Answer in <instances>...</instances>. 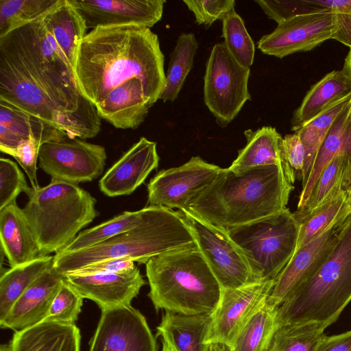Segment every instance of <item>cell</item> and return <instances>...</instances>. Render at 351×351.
<instances>
[{
    "label": "cell",
    "instance_id": "cell-17",
    "mask_svg": "<svg viewBox=\"0 0 351 351\" xmlns=\"http://www.w3.org/2000/svg\"><path fill=\"white\" fill-rule=\"evenodd\" d=\"M86 29L134 25L148 28L162 18L165 0H67Z\"/></svg>",
    "mask_w": 351,
    "mask_h": 351
},
{
    "label": "cell",
    "instance_id": "cell-13",
    "mask_svg": "<svg viewBox=\"0 0 351 351\" xmlns=\"http://www.w3.org/2000/svg\"><path fill=\"white\" fill-rule=\"evenodd\" d=\"M221 169L193 156L181 166L161 170L147 184V204L188 209L191 201L215 180Z\"/></svg>",
    "mask_w": 351,
    "mask_h": 351
},
{
    "label": "cell",
    "instance_id": "cell-16",
    "mask_svg": "<svg viewBox=\"0 0 351 351\" xmlns=\"http://www.w3.org/2000/svg\"><path fill=\"white\" fill-rule=\"evenodd\" d=\"M89 351H157V347L145 317L128 306L101 311Z\"/></svg>",
    "mask_w": 351,
    "mask_h": 351
},
{
    "label": "cell",
    "instance_id": "cell-26",
    "mask_svg": "<svg viewBox=\"0 0 351 351\" xmlns=\"http://www.w3.org/2000/svg\"><path fill=\"white\" fill-rule=\"evenodd\" d=\"M351 92V79L342 70L332 71L315 84L295 110L291 130L295 132L330 104Z\"/></svg>",
    "mask_w": 351,
    "mask_h": 351
},
{
    "label": "cell",
    "instance_id": "cell-1",
    "mask_svg": "<svg viewBox=\"0 0 351 351\" xmlns=\"http://www.w3.org/2000/svg\"><path fill=\"white\" fill-rule=\"evenodd\" d=\"M157 34L134 25L98 27L79 43L73 67L82 94L95 106L114 88L137 78L154 105L166 81Z\"/></svg>",
    "mask_w": 351,
    "mask_h": 351
},
{
    "label": "cell",
    "instance_id": "cell-24",
    "mask_svg": "<svg viewBox=\"0 0 351 351\" xmlns=\"http://www.w3.org/2000/svg\"><path fill=\"white\" fill-rule=\"evenodd\" d=\"M80 333L75 324L43 322L15 331L10 351H80Z\"/></svg>",
    "mask_w": 351,
    "mask_h": 351
},
{
    "label": "cell",
    "instance_id": "cell-2",
    "mask_svg": "<svg viewBox=\"0 0 351 351\" xmlns=\"http://www.w3.org/2000/svg\"><path fill=\"white\" fill-rule=\"evenodd\" d=\"M293 189L278 165L238 171L222 168L186 210L226 229L285 210Z\"/></svg>",
    "mask_w": 351,
    "mask_h": 351
},
{
    "label": "cell",
    "instance_id": "cell-51",
    "mask_svg": "<svg viewBox=\"0 0 351 351\" xmlns=\"http://www.w3.org/2000/svg\"><path fill=\"white\" fill-rule=\"evenodd\" d=\"M348 202L351 210V184L350 186L349 189L348 190Z\"/></svg>",
    "mask_w": 351,
    "mask_h": 351
},
{
    "label": "cell",
    "instance_id": "cell-12",
    "mask_svg": "<svg viewBox=\"0 0 351 351\" xmlns=\"http://www.w3.org/2000/svg\"><path fill=\"white\" fill-rule=\"evenodd\" d=\"M104 147L78 138L43 143L39 149V167L53 180L78 184L90 182L104 172Z\"/></svg>",
    "mask_w": 351,
    "mask_h": 351
},
{
    "label": "cell",
    "instance_id": "cell-9",
    "mask_svg": "<svg viewBox=\"0 0 351 351\" xmlns=\"http://www.w3.org/2000/svg\"><path fill=\"white\" fill-rule=\"evenodd\" d=\"M250 75V69L240 64L223 42L213 47L204 77V101L220 127L227 126L251 100Z\"/></svg>",
    "mask_w": 351,
    "mask_h": 351
},
{
    "label": "cell",
    "instance_id": "cell-29",
    "mask_svg": "<svg viewBox=\"0 0 351 351\" xmlns=\"http://www.w3.org/2000/svg\"><path fill=\"white\" fill-rule=\"evenodd\" d=\"M43 19L73 68L79 43L87 29L84 20L67 0L43 15Z\"/></svg>",
    "mask_w": 351,
    "mask_h": 351
},
{
    "label": "cell",
    "instance_id": "cell-22",
    "mask_svg": "<svg viewBox=\"0 0 351 351\" xmlns=\"http://www.w3.org/2000/svg\"><path fill=\"white\" fill-rule=\"evenodd\" d=\"M153 105L147 98L141 80L133 78L112 89L96 106L101 119L118 129H136Z\"/></svg>",
    "mask_w": 351,
    "mask_h": 351
},
{
    "label": "cell",
    "instance_id": "cell-30",
    "mask_svg": "<svg viewBox=\"0 0 351 351\" xmlns=\"http://www.w3.org/2000/svg\"><path fill=\"white\" fill-rule=\"evenodd\" d=\"M54 256H41L1 272L0 278V321L26 289L53 265Z\"/></svg>",
    "mask_w": 351,
    "mask_h": 351
},
{
    "label": "cell",
    "instance_id": "cell-28",
    "mask_svg": "<svg viewBox=\"0 0 351 351\" xmlns=\"http://www.w3.org/2000/svg\"><path fill=\"white\" fill-rule=\"evenodd\" d=\"M350 214L348 190L341 191L311 210H296L293 215L299 225V236L295 251L322 234L335 221Z\"/></svg>",
    "mask_w": 351,
    "mask_h": 351
},
{
    "label": "cell",
    "instance_id": "cell-15",
    "mask_svg": "<svg viewBox=\"0 0 351 351\" xmlns=\"http://www.w3.org/2000/svg\"><path fill=\"white\" fill-rule=\"evenodd\" d=\"M346 217L337 220L322 234L295 252L274 280L267 300L269 305L278 308L317 274L332 252Z\"/></svg>",
    "mask_w": 351,
    "mask_h": 351
},
{
    "label": "cell",
    "instance_id": "cell-31",
    "mask_svg": "<svg viewBox=\"0 0 351 351\" xmlns=\"http://www.w3.org/2000/svg\"><path fill=\"white\" fill-rule=\"evenodd\" d=\"M348 107L336 119L319 147L311 175L302 189L297 210L304 207L321 173L329 162L341 150L351 149V120L348 119Z\"/></svg>",
    "mask_w": 351,
    "mask_h": 351
},
{
    "label": "cell",
    "instance_id": "cell-6",
    "mask_svg": "<svg viewBox=\"0 0 351 351\" xmlns=\"http://www.w3.org/2000/svg\"><path fill=\"white\" fill-rule=\"evenodd\" d=\"M23 211L40 256L64 249L99 215L96 199L78 184L53 180L34 190Z\"/></svg>",
    "mask_w": 351,
    "mask_h": 351
},
{
    "label": "cell",
    "instance_id": "cell-27",
    "mask_svg": "<svg viewBox=\"0 0 351 351\" xmlns=\"http://www.w3.org/2000/svg\"><path fill=\"white\" fill-rule=\"evenodd\" d=\"M244 135L246 145L238 152L237 158L228 167L230 170L238 171L267 165H278L282 168V137L275 128L263 126L255 131L248 129L245 130Z\"/></svg>",
    "mask_w": 351,
    "mask_h": 351
},
{
    "label": "cell",
    "instance_id": "cell-54",
    "mask_svg": "<svg viewBox=\"0 0 351 351\" xmlns=\"http://www.w3.org/2000/svg\"><path fill=\"white\" fill-rule=\"evenodd\" d=\"M162 341H164L166 343V345L167 346L169 351H176V350L170 343H169L163 340H162Z\"/></svg>",
    "mask_w": 351,
    "mask_h": 351
},
{
    "label": "cell",
    "instance_id": "cell-52",
    "mask_svg": "<svg viewBox=\"0 0 351 351\" xmlns=\"http://www.w3.org/2000/svg\"><path fill=\"white\" fill-rule=\"evenodd\" d=\"M0 351H10L9 344H2L0 347Z\"/></svg>",
    "mask_w": 351,
    "mask_h": 351
},
{
    "label": "cell",
    "instance_id": "cell-45",
    "mask_svg": "<svg viewBox=\"0 0 351 351\" xmlns=\"http://www.w3.org/2000/svg\"><path fill=\"white\" fill-rule=\"evenodd\" d=\"M333 13L336 32L334 40L351 47V0L322 1Z\"/></svg>",
    "mask_w": 351,
    "mask_h": 351
},
{
    "label": "cell",
    "instance_id": "cell-18",
    "mask_svg": "<svg viewBox=\"0 0 351 351\" xmlns=\"http://www.w3.org/2000/svg\"><path fill=\"white\" fill-rule=\"evenodd\" d=\"M63 276L65 283L83 298L94 301L101 311L131 306V302L145 284L136 267L119 273Z\"/></svg>",
    "mask_w": 351,
    "mask_h": 351
},
{
    "label": "cell",
    "instance_id": "cell-7",
    "mask_svg": "<svg viewBox=\"0 0 351 351\" xmlns=\"http://www.w3.org/2000/svg\"><path fill=\"white\" fill-rule=\"evenodd\" d=\"M0 99L56 126L71 138H91L101 117L90 101L74 112L64 111L13 53L0 47Z\"/></svg>",
    "mask_w": 351,
    "mask_h": 351
},
{
    "label": "cell",
    "instance_id": "cell-25",
    "mask_svg": "<svg viewBox=\"0 0 351 351\" xmlns=\"http://www.w3.org/2000/svg\"><path fill=\"white\" fill-rule=\"evenodd\" d=\"M212 313L184 315L166 311L157 327V335L176 351H205V341Z\"/></svg>",
    "mask_w": 351,
    "mask_h": 351
},
{
    "label": "cell",
    "instance_id": "cell-48",
    "mask_svg": "<svg viewBox=\"0 0 351 351\" xmlns=\"http://www.w3.org/2000/svg\"><path fill=\"white\" fill-rule=\"evenodd\" d=\"M315 351H351V330L337 335L325 336Z\"/></svg>",
    "mask_w": 351,
    "mask_h": 351
},
{
    "label": "cell",
    "instance_id": "cell-47",
    "mask_svg": "<svg viewBox=\"0 0 351 351\" xmlns=\"http://www.w3.org/2000/svg\"><path fill=\"white\" fill-rule=\"evenodd\" d=\"M135 267L134 262L132 261L107 260L84 267L68 274L91 275L96 274L119 273L130 271Z\"/></svg>",
    "mask_w": 351,
    "mask_h": 351
},
{
    "label": "cell",
    "instance_id": "cell-11",
    "mask_svg": "<svg viewBox=\"0 0 351 351\" xmlns=\"http://www.w3.org/2000/svg\"><path fill=\"white\" fill-rule=\"evenodd\" d=\"M336 27L328 8L290 16L270 33L263 36L257 47L263 53L282 58L297 52L310 51L333 39Z\"/></svg>",
    "mask_w": 351,
    "mask_h": 351
},
{
    "label": "cell",
    "instance_id": "cell-49",
    "mask_svg": "<svg viewBox=\"0 0 351 351\" xmlns=\"http://www.w3.org/2000/svg\"><path fill=\"white\" fill-rule=\"evenodd\" d=\"M343 72L351 79V47L345 58L343 66L341 69Z\"/></svg>",
    "mask_w": 351,
    "mask_h": 351
},
{
    "label": "cell",
    "instance_id": "cell-20",
    "mask_svg": "<svg viewBox=\"0 0 351 351\" xmlns=\"http://www.w3.org/2000/svg\"><path fill=\"white\" fill-rule=\"evenodd\" d=\"M63 278L64 276L53 267L43 273L0 321L1 328L18 331L43 322L63 283Z\"/></svg>",
    "mask_w": 351,
    "mask_h": 351
},
{
    "label": "cell",
    "instance_id": "cell-40",
    "mask_svg": "<svg viewBox=\"0 0 351 351\" xmlns=\"http://www.w3.org/2000/svg\"><path fill=\"white\" fill-rule=\"evenodd\" d=\"M25 176L12 160L0 158V210L16 202L17 196L24 192L27 196L32 192Z\"/></svg>",
    "mask_w": 351,
    "mask_h": 351
},
{
    "label": "cell",
    "instance_id": "cell-50",
    "mask_svg": "<svg viewBox=\"0 0 351 351\" xmlns=\"http://www.w3.org/2000/svg\"><path fill=\"white\" fill-rule=\"evenodd\" d=\"M205 351H229V349L224 345L217 343H206Z\"/></svg>",
    "mask_w": 351,
    "mask_h": 351
},
{
    "label": "cell",
    "instance_id": "cell-3",
    "mask_svg": "<svg viewBox=\"0 0 351 351\" xmlns=\"http://www.w3.org/2000/svg\"><path fill=\"white\" fill-rule=\"evenodd\" d=\"M194 243L191 230L176 211L150 206L147 216L131 230L84 249L59 252L53 267L64 275L107 260L146 264L156 256Z\"/></svg>",
    "mask_w": 351,
    "mask_h": 351
},
{
    "label": "cell",
    "instance_id": "cell-36",
    "mask_svg": "<svg viewBox=\"0 0 351 351\" xmlns=\"http://www.w3.org/2000/svg\"><path fill=\"white\" fill-rule=\"evenodd\" d=\"M276 309L266 302L251 318L229 351H268L278 328Z\"/></svg>",
    "mask_w": 351,
    "mask_h": 351
},
{
    "label": "cell",
    "instance_id": "cell-33",
    "mask_svg": "<svg viewBox=\"0 0 351 351\" xmlns=\"http://www.w3.org/2000/svg\"><path fill=\"white\" fill-rule=\"evenodd\" d=\"M351 184V149L339 152L325 167L302 210H308L332 197Z\"/></svg>",
    "mask_w": 351,
    "mask_h": 351
},
{
    "label": "cell",
    "instance_id": "cell-8",
    "mask_svg": "<svg viewBox=\"0 0 351 351\" xmlns=\"http://www.w3.org/2000/svg\"><path fill=\"white\" fill-rule=\"evenodd\" d=\"M226 230L243 252L256 282L276 280L293 257L299 236L298 223L288 208Z\"/></svg>",
    "mask_w": 351,
    "mask_h": 351
},
{
    "label": "cell",
    "instance_id": "cell-38",
    "mask_svg": "<svg viewBox=\"0 0 351 351\" xmlns=\"http://www.w3.org/2000/svg\"><path fill=\"white\" fill-rule=\"evenodd\" d=\"M64 0H0V38L35 21Z\"/></svg>",
    "mask_w": 351,
    "mask_h": 351
},
{
    "label": "cell",
    "instance_id": "cell-35",
    "mask_svg": "<svg viewBox=\"0 0 351 351\" xmlns=\"http://www.w3.org/2000/svg\"><path fill=\"white\" fill-rule=\"evenodd\" d=\"M149 210L150 206H147L136 211H125L93 228L84 230L60 252H71L84 249L128 231L141 222L147 216Z\"/></svg>",
    "mask_w": 351,
    "mask_h": 351
},
{
    "label": "cell",
    "instance_id": "cell-4",
    "mask_svg": "<svg viewBox=\"0 0 351 351\" xmlns=\"http://www.w3.org/2000/svg\"><path fill=\"white\" fill-rule=\"evenodd\" d=\"M148 296L156 311L184 315L212 313L222 288L196 243L149 259Z\"/></svg>",
    "mask_w": 351,
    "mask_h": 351
},
{
    "label": "cell",
    "instance_id": "cell-14",
    "mask_svg": "<svg viewBox=\"0 0 351 351\" xmlns=\"http://www.w3.org/2000/svg\"><path fill=\"white\" fill-rule=\"evenodd\" d=\"M274 284V280L262 281L222 289L205 343H217L231 349L251 318L267 302Z\"/></svg>",
    "mask_w": 351,
    "mask_h": 351
},
{
    "label": "cell",
    "instance_id": "cell-41",
    "mask_svg": "<svg viewBox=\"0 0 351 351\" xmlns=\"http://www.w3.org/2000/svg\"><path fill=\"white\" fill-rule=\"evenodd\" d=\"M82 300L83 298L63 280L43 322L75 324L81 311Z\"/></svg>",
    "mask_w": 351,
    "mask_h": 351
},
{
    "label": "cell",
    "instance_id": "cell-43",
    "mask_svg": "<svg viewBox=\"0 0 351 351\" xmlns=\"http://www.w3.org/2000/svg\"><path fill=\"white\" fill-rule=\"evenodd\" d=\"M269 19L277 23L295 14L324 8L318 0H255Z\"/></svg>",
    "mask_w": 351,
    "mask_h": 351
},
{
    "label": "cell",
    "instance_id": "cell-19",
    "mask_svg": "<svg viewBox=\"0 0 351 351\" xmlns=\"http://www.w3.org/2000/svg\"><path fill=\"white\" fill-rule=\"evenodd\" d=\"M158 163L156 143L141 137L105 173L99 189L108 197L130 195Z\"/></svg>",
    "mask_w": 351,
    "mask_h": 351
},
{
    "label": "cell",
    "instance_id": "cell-5",
    "mask_svg": "<svg viewBox=\"0 0 351 351\" xmlns=\"http://www.w3.org/2000/svg\"><path fill=\"white\" fill-rule=\"evenodd\" d=\"M351 301V214L341 224L330 256L317 274L276 309L277 328L334 323Z\"/></svg>",
    "mask_w": 351,
    "mask_h": 351
},
{
    "label": "cell",
    "instance_id": "cell-32",
    "mask_svg": "<svg viewBox=\"0 0 351 351\" xmlns=\"http://www.w3.org/2000/svg\"><path fill=\"white\" fill-rule=\"evenodd\" d=\"M351 92L330 104L320 114L303 125L297 132L305 147L306 158L302 186H305L313 169L317 152L336 119L348 106Z\"/></svg>",
    "mask_w": 351,
    "mask_h": 351
},
{
    "label": "cell",
    "instance_id": "cell-23",
    "mask_svg": "<svg viewBox=\"0 0 351 351\" xmlns=\"http://www.w3.org/2000/svg\"><path fill=\"white\" fill-rule=\"evenodd\" d=\"M0 239L11 267L40 256L38 243L16 201L0 210Z\"/></svg>",
    "mask_w": 351,
    "mask_h": 351
},
{
    "label": "cell",
    "instance_id": "cell-37",
    "mask_svg": "<svg viewBox=\"0 0 351 351\" xmlns=\"http://www.w3.org/2000/svg\"><path fill=\"white\" fill-rule=\"evenodd\" d=\"M326 328L313 322L281 326L274 332L268 351H315L326 336Z\"/></svg>",
    "mask_w": 351,
    "mask_h": 351
},
{
    "label": "cell",
    "instance_id": "cell-21",
    "mask_svg": "<svg viewBox=\"0 0 351 351\" xmlns=\"http://www.w3.org/2000/svg\"><path fill=\"white\" fill-rule=\"evenodd\" d=\"M34 137L41 145L70 138L62 130L0 99V149L11 156L19 145Z\"/></svg>",
    "mask_w": 351,
    "mask_h": 351
},
{
    "label": "cell",
    "instance_id": "cell-44",
    "mask_svg": "<svg viewBox=\"0 0 351 351\" xmlns=\"http://www.w3.org/2000/svg\"><path fill=\"white\" fill-rule=\"evenodd\" d=\"M188 9L194 14L195 23L209 27L217 20L234 9V0H183Z\"/></svg>",
    "mask_w": 351,
    "mask_h": 351
},
{
    "label": "cell",
    "instance_id": "cell-42",
    "mask_svg": "<svg viewBox=\"0 0 351 351\" xmlns=\"http://www.w3.org/2000/svg\"><path fill=\"white\" fill-rule=\"evenodd\" d=\"M280 147L284 175L287 181L293 184L296 179L302 178L305 147L297 132L285 136L281 140Z\"/></svg>",
    "mask_w": 351,
    "mask_h": 351
},
{
    "label": "cell",
    "instance_id": "cell-55",
    "mask_svg": "<svg viewBox=\"0 0 351 351\" xmlns=\"http://www.w3.org/2000/svg\"><path fill=\"white\" fill-rule=\"evenodd\" d=\"M162 351H169V349H168V347L166 345V343L162 341Z\"/></svg>",
    "mask_w": 351,
    "mask_h": 351
},
{
    "label": "cell",
    "instance_id": "cell-10",
    "mask_svg": "<svg viewBox=\"0 0 351 351\" xmlns=\"http://www.w3.org/2000/svg\"><path fill=\"white\" fill-rule=\"evenodd\" d=\"M176 212L191 230L198 248L222 289L257 282L243 252L226 229L189 210Z\"/></svg>",
    "mask_w": 351,
    "mask_h": 351
},
{
    "label": "cell",
    "instance_id": "cell-53",
    "mask_svg": "<svg viewBox=\"0 0 351 351\" xmlns=\"http://www.w3.org/2000/svg\"><path fill=\"white\" fill-rule=\"evenodd\" d=\"M348 119L351 120V99L349 103L348 107Z\"/></svg>",
    "mask_w": 351,
    "mask_h": 351
},
{
    "label": "cell",
    "instance_id": "cell-46",
    "mask_svg": "<svg viewBox=\"0 0 351 351\" xmlns=\"http://www.w3.org/2000/svg\"><path fill=\"white\" fill-rule=\"evenodd\" d=\"M41 145L34 138L21 143L12 156L27 173L33 189L40 186L38 184L36 171L38 153Z\"/></svg>",
    "mask_w": 351,
    "mask_h": 351
},
{
    "label": "cell",
    "instance_id": "cell-39",
    "mask_svg": "<svg viewBox=\"0 0 351 351\" xmlns=\"http://www.w3.org/2000/svg\"><path fill=\"white\" fill-rule=\"evenodd\" d=\"M221 21L223 43L228 51L240 64L250 69L254 60L255 45L243 19L234 9Z\"/></svg>",
    "mask_w": 351,
    "mask_h": 351
},
{
    "label": "cell",
    "instance_id": "cell-34",
    "mask_svg": "<svg viewBox=\"0 0 351 351\" xmlns=\"http://www.w3.org/2000/svg\"><path fill=\"white\" fill-rule=\"evenodd\" d=\"M198 43L193 33H182L170 53L165 87L159 99L174 101L178 97L187 75L193 67Z\"/></svg>",
    "mask_w": 351,
    "mask_h": 351
}]
</instances>
